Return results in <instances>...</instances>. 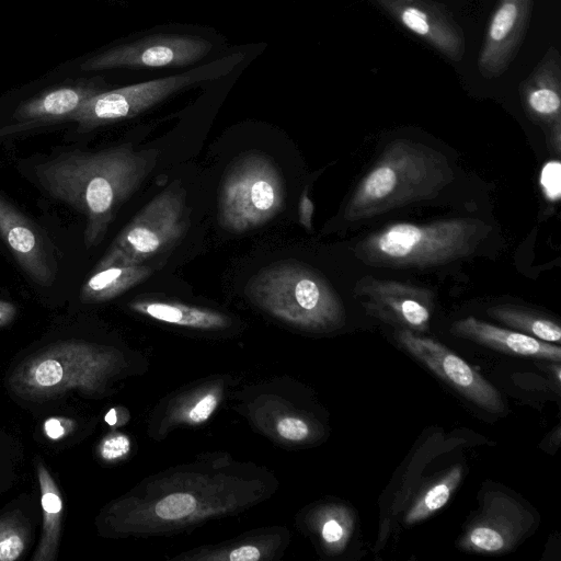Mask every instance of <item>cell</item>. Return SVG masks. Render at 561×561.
<instances>
[{"label":"cell","mask_w":561,"mask_h":561,"mask_svg":"<svg viewBox=\"0 0 561 561\" xmlns=\"http://www.w3.org/2000/svg\"><path fill=\"white\" fill-rule=\"evenodd\" d=\"M129 308L153 320L195 330H224L231 324L225 313L178 301L137 299L129 304Z\"/></svg>","instance_id":"cell-21"},{"label":"cell","mask_w":561,"mask_h":561,"mask_svg":"<svg viewBox=\"0 0 561 561\" xmlns=\"http://www.w3.org/2000/svg\"><path fill=\"white\" fill-rule=\"evenodd\" d=\"M211 47L210 42L197 36H150L96 54L82 62L80 69L179 68L202 60Z\"/></svg>","instance_id":"cell-11"},{"label":"cell","mask_w":561,"mask_h":561,"mask_svg":"<svg viewBox=\"0 0 561 561\" xmlns=\"http://www.w3.org/2000/svg\"><path fill=\"white\" fill-rule=\"evenodd\" d=\"M486 313L512 330L545 342L560 343L559 324L535 311L513 305H497L489 308Z\"/></svg>","instance_id":"cell-23"},{"label":"cell","mask_w":561,"mask_h":561,"mask_svg":"<svg viewBox=\"0 0 561 561\" xmlns=\"http://www.w3.org/2000/svg\"><path fill=\"white\" fill-rule=\"evenodd\" d=\"M24 549L22 538L13 533L7 531L1 534L0 537V561H14L16 560Z\"/></svg>","instance_id":"cell-31"},{"label":"cell","mask_w":561,"mask_h":561,"mask_svg":"<svg viewBox=\"0 0 561 561\" xmlns=\"http://www.w3.org/2000/svg\"><path fill=\"white\" fill-rule=\"evenodd\" d=\"M450 333L506 354L556 363L561 360L559 344L545 342L515 330L500 328L474 317L454 322L450 327Z\"/></svg>","instance_id":"cell-19"},{"label":"cell","mask_w":561,"mask_h":561,"mask_svg":"<svg viewBox=\"0 0 561 561\" xmlns=\"http://www.w3.org/2000/svg\"><path fill=\"white\" fill-rule=\"evenodd\" d=\"M462 478V466L456 465L428 485L405 514L407 525L420 523L439 511L451 497Z\"/></svg>","instance_id":"cell-25"},{"label":"cell","mask_w":561,"mask_h":561,"mask_svg":"<svg viewBox=\"0 0 561 561\" xmlns=\"http://www.w3.org/2000/svg\"><path fill=\"white\" fill-rule=\"evenodd\" d=\"M536 0H496L490 15L477 67L485 79L504 75L525 41Z\"/></svg>","instance_id":"cell-15"},{"label":"cell","mask_w":561,"mask_h":561,"mask_svg":"<svg viewBox=\"0 0 561 561\" xmlns=\"http://www.w3.org/2000/svg\"><path fill=\"white\" fill-rule=\"evenodd\" d=\"M105 421L110 424V425H113L115 422H116V417H115V411L114 410H111L106 416H105Z\"/></svg>","instance_id":"cell-35"},{"label":"cell","mask_w":561,"mask_h":561,"mask_svg":"<svg viewBox=\"0 0 561 561\" xmlns=\"http://www.w3.org/2000/svg\"><path fill=\"white\" fill-rule=\"evenodd\" d=\"M399 343L437 377L468 400L491 413H502L500 392L462 358L442 343L411 330L398 331Z\"/></svg>","instance_id":"cell-12"},{"label":"cell","mask_w":561,"mask_h":561,"mask_svg":"<svg viewBox=\"0 0 561 561\" xmlns=\"http://www.w3.org/2000/svg\"><path fill=\"white\" fill-rule=\"evenodd\" d=\"M231 463H191L163 472L140 484L136 495L122 501L121 526L128 533L150 535L182 528L255 503L259 479L242 478Z\"/></svg>","instance_id":"cell-1"},{"label":"cell","mask_w":561,"mask_h":561,"mask_svg":"<svg viewBox=\"0 0 561 561\" xmlns=\"http://www.w3.org/2000/svg\"><path fill=\"white\" fill-rule=\"evenodd\" d=\"M243 57L240 53L230 54L188 71L101 91L85 100L69 121L81 130H90L131 118L182 90L228 75Z\"/></svg>","instance_id":"cell-7"},{"label":"cell","mask_w":561,"mask_h":561,"mask_svg":"<svg viewBox=\"0 0 561 561\" xmlns=\"http://www.w3.org/2000/svg\"><path fill=\"white\" fill-rule=\"evenodd\" d=\"M247 297L274 318L311 332H331L345 322L337 293L318 271L297 261L273 263L245 286Z\"/></svg>","instance_id":"cell-5"},{"label":"cell","mask_w":561,"mask_h":561,"mask_svg":"<svg viewBox=\"0 0 561 561\" xmlns=\"http://www.w3.org/2000/svg\"><path fill=\"white\" fill-rule=\"evenodd\" d=\"M222 398V386L202 385L172 398L164 410L163 430L175 425H197L206 422Z\"/></svg>","instance_id":"cell-22"},{"label":"cell","mask_w":561,"mask_h":561,"mask_svg":"<svg viewBox=\"0 0 561 561\" xmlns=\"http://www.w3.org/2000/svg\"><path fill=\"white\" fill-rule=\"evenodd\" d=\"M188 226L185 191L182 186H169L138 211L111 248L129 263L142 264L172 249L183 238Z\"/></svg>","instance_id":"cell-8"},{"label":"cell","mask_w":561,"mask_h":561,"mask_svg":"<svg viewBox=\"0 0 561 561\" xmlns=\"http://www.w3.org/2000/svg\"><path fill=\"white\" fill-rule=\"evenodd\" d=\"M274 431L277 437L293 444L306 442L312 435L309 422L299 415L290 413L275 419Z\"/></svg>","instance_id":"cell-28"},{"label":"cell","mask_w":561,"mask_h":561,"mask_svg":"<svg viewBox=\"0 0 561 561\" xmlns=\"http://www.w3.org/2000/svg\"><path fill=\"white\" fill-rule=\"evenodd\" d=\"M44 430L51 439H58L65 434V427L58 419H48L44 424Z\"/></svg>","instance_id":"cell-33"},{"label":"cell","mask_w":561,"mask_h":561,"mask_svg":"<svg viewBox=\"0 0 561 561\" xmlns=\"http://www.w3.org/2000/svg\"><path fill=\"white\" fill-rule=\"evenodd\" d=\"M159 151L122 145L95 152L73 151L36 167V176L53 197L84 215V244H99L121 206L153 169Z\"/></svg>","instance_id":"cell-2"},{"label":"cell","mask_w":561,"mask_h":561,"mask_svg":"<svg viewBox=\"0 0 561 561\" xmlns=\"http://www.w3.org/2000/svg\"><path fill=\"white\" fill-rule=\"evenodd\" d=\"M16 313V308L9 301L0 300V327L9 323Z\"/></svg>","instance_id":"cell-34"},{"label":"cell","mask_w":561,"mask_h":561,"mask_svg":"<svg viewBox=\"0 0 561 561\" xmlns=\"http://www.w3.org/2000/svg\"><path fill=\"white\" fill-rule=\"evenodd\" d=\"M402 27L451 62L466 54V36L449 10L434 0H375Z\"/></svg>","instance_id":"cell-14"},{"label":"cell","mask_w":561,"mask_h":561,"mask_svg":"<svg viewBox=\"0 0 561 561\" xmlns=\"http://www.w3.org/2000/svg\"><path fill=\"white\" fill-rule=\"evenodd\" d=\"M129 450L130 440L123 434H115L106 437L100 446L101 457L108 461L125 457Z\"/></svg>","instance_id":"cell-30"},{"label":"cell","mask_w":561,"mask_h":561,"mask_svg":"<svg viewBox=\"0 0 561 561\" xmlns=\"http://www.w3.org/2000/svg\"><path fill=\"white\" fill-rule=\"evenodd\" d=\"M354 293L371 317L415 333L427 330L434 308L431 290L403 282L365 277L357 282Z\"/></svg>","instance_id":"cell-13"},{"label":"cell","mask_w":561,"mask_h":561,"mask_svg":"<svg viewBox=\"0 0 561 561\" xmlns=\"http://www.w3.org/2000/svg\"><path fill=\"white\" fill-rule=\"evenodd\" d=\"M525 113L552 128L561 124V55L550 45L530 73L519 83Z\"/></svg>","instance_id":"cell-18"},{"label":"cell","mask_w":561,"mask_h":561,"mask_svg":"<svg viewBox=\"0 0 561 561\" xmlns=\"http://www.w3.org/2000/svg\"><path fill=\"white\" fill-rule=\"evenodd\" d=\"M540 184L545 195L550 201H558L560 197V162L549 161L541 171Z\"/></svg>","instance_id":"cell-29"},{"label":"cell","mask_w":561,"mask_h":561,"mask_svg":"<svg viewBox=\"0 0 561 561\" xmlns=\"http://www.w3.org/2000/svg\"><path fill=\"white\" fill-rule=\"evenodd\" d=\"M299 222L308 230L312 228L313 203L307 190L301 194L298 207Z\"/></svg>","instance_id":"cell-32"},{"label":"cell","mask_w":561,"mask_h":561,"mask_svg":"<svg viewBox=\"0 0 561 561\" xmlns=\"http://www.w3.org/2000/svg\"><path fill=\"white\" fill-rule=\"evenodd\" d=\"M276 552L274 539L268 540L267 535H252L250 537L234 540L213 549L194 552L184 560H209V561H259L272 557Z\"/></svg>","instance_id":"cell-26"},{"label":"cell","mask_w":561,"mask_h":561,"mask_svg":"<svg viewBox=\"0 0 561 561\" xmlns=\"http://www.w3.org/2000/svg\"><path fill=\"white\" fill-rule=\"evenodd\" d=\"M62 343L32 359L22 370L23 381L34 392L92 387L114 367V354L83 343ZM25 386V387H26Z\"/></svg>","instance_id":"cell-9"},{"label":"cell","mask_w":561,"mask_h":561,"mask_svg":"<svg viewBox=\"0 0 561 561\" xmlns=\"http://www.w3.org/2000/svg\"><path fill=\"white\" fill-rule=\"evenodd\" d=\"M153 270L144 264H133L111 248L82 285L80 298L85 304L113 299L139 285L151 276Z\"/></svg>","instance_id":"cell-20"},{"label":"cell","mask_w":561,"mask_h":561,"mask_svg":"<svg viewBox=\"0 0 561 561\" xmlns=\"http://www.w3.org/2000/svg\"><path fill=\"white\" fill-rule=\"evenodd\" d=\"M490 231L491 227L477 218L398 222L359 241L355 255L373 266L428 268L471 255Z\"/></svg>","instance_id":"cell-4"},{"label":"cell","mask_w":561,"mask_h":561,"mask_svg":"<svg viewBox=\"0 0 561 561\" xmlns=\"http://www.w3.org/2000/svg\"><path fill=\"white\" fill-rule=\"evenodd\" d=\"M0 237L25 274L41 286L53 284L57 264L48 240L0 195Z\"/></svg>","instance_id":"cell-16"},{"label":"cell","mask_w":561,"mask_h":561,"mask_svg":"<svg viewBox=\"0 0 561 561\" xmlns=\"http://www.w3.org/2000/svg\"><path fill=\"white\" fill-rule=\"evenodd\" d=\"M535 523L533 514L517 500L502 491H489L480 510L467 524L458 546L471 553L510 552Z\"/></svg>","instance_id":"cell-10"},{"label":"cell","mask_w":561,"mask_h":561,"mask_svg":"<svg viewBox=\"0 0 561 561\" xmlns=\"http://www.w3.org/2000/svg\"><path fill=\"white\" fill-rule=\"evenodd\" d=\"M286 190L274 161L251 151L233 161L222 181L218 219L226 230L242 233L261 227L282 211Z\"/></svg>","instance_id":"cell-6"},{"label":"cell","mask_w":561,"mask_h":561,"mask_svg":"<svg viewBox=\"0 0 561 561\" xmlns=\"http://www.w3.org/2000/svg\"><path fill=\"white\" fill-rule=\"evenodd\" d=\"M42 489V507L44 512L45 539L39 549L37 559H43L44 553L54 552L59 530L60 514L62 511V501L58 489L49 477L46 469L41 466L38 471Z\"/></svg>","instance_id":"cell-27"},{"label":"cell","mask_w":561,"mask_h":561,"mask_svg":"<svg viewBox=\"0 0 561 561\" xmlns=\"http://www.w3.org/2000/svg\"><path fill=\"white\" fill-rule=\"evenodd\" d=\"M353 511L342 504H330L320 508L314 525L321 542L330 553H341L347 546L354 529Z\"/></svg>","instance_id":"cell-24"},{"label":"cell","mask_w":561,"mask_h":561,"mask_svg":"<svg viewBox=\"0 0 561 561\" xmlns=\"http://www.w3.org/2000/svg\"><path fill=\"white\" fill-rule=\"evenodd\" d=\"M453 180L454 171L440 151L410 139L392 140L356 186L344 217L356 221L432 199Z\"/></svg>","instance_id":"cell-3"},{"label":"cell","mask_w":561,"mask_h":561,"mask_svg":"<svg viewBox=\"0 0 561 561\" xmlns=\"http://www.w3.org/2000/svg\"><path fill=\"white\" fill-rule=\"evenodd\" d=\"M101 91L93 83L62 85L45 91L14 111L10 124L0 128V137L70 119L85 100Z\"/></svg>","instance_id":"cell-17"}]
</instances>
